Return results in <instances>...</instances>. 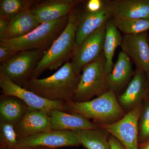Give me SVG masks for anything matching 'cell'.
Returning <instances> with one entry per match:
<instances>
[{"label": "cell", "mask_w": 149, "mask_h": 149, "mask_svg": "<svg viewBox=\"0 0 149 149\" xmlns=\"http://www.w3.org/2000/svg\"><path fill=\"white\" fill-rule=\"evenodd\" d=\"M80 77L68 62L51 76L30 79L22 88L49 100L68 103L73 102Z\"/></svg>", "instance_id": "obj_1"}, {"label": "cell", "mask_w": 149, "mask_h": 149, "mask_svg": "<svg viewBox=\"0 0 149 149\" xmlns=\"http://www.w3.org/2000/svg\"><path fill=\"white\" fill-rule=\"evenodd\" d=\"M81 13L75 8L70 13L65 29L46 51L32 72L31 79L38 78L44 71L59 69L70 62L76 47V29Z\"/></svg>", "instance_id": "obj_2"}, {"label": "cell", "mask_w": 149, "mask_h": 149, "mask_svg": "<svg viewBox=\"0 0 149 149\" xmlns=\"http://www.w3.org/2000/svg\"><path fill=\"white\" fill-rule=\"evenodd\" d=\"M67 104L68 111L70 113L81 115L102 125L113 123L125 115L115 93L111 91H107L88 101L72 102Z\"/></svg>", "instance_id": "obj_3"}, {"label": "cell", "mask_w": 149, "mask_h": 149, "mask_svg": "<svg viewBox=\"0 0 149 149\" xmlns=\"http://www.w3.org/2000/svg\"><path fill=\"white\" fill-rule=\"evenodd\" d=\"M68 16L40 24L32 32L20 38L0 40V46L17 52L30 50L46 52L65 29Z\"/></svg>", "instance_id": "obj_4"}, {"label": "cell", "mask_w": 149, "mask_h": 149, "mask_svg": "<svg viewBox=\"0 0 149 149\" xmlns=\"http://www.w3.org/2000/svg\"><path fill=\"white\" fill-rule=\"evenodd\" d=\"M105 64L103 53L98 59L83 68L73 102L88 101L109 91L105 72Z\"/></svg>", "instance_id": "obj_5"}, {"label": "cell", "mask_w": 149, "mask_h": 149, "mask_svg": "<svg viewBox=\"0 0 149 149\" xmlns=\"http://www.w3.org/2000/svg\"><path fill=\"white\" fill-rule=\"evenodd\" d=\"M45 52L41 50L18 52L13 57L1 64L0 69L12 82L22 87L31 79L32 72Z\"/></svg>", "instance_id": "obj_6"}, {"label": "cell", "mask_w": 149, "mask_h": 149, "mask_svg": "<svg viewBox=\"0 0 149 149\" xmlns=\"http://www.w3.org/2000/svg\"><path fill=\"white\" fill-rule=\"evenodd\" d=\"M0 87L1 89L2 94L18 98L29 107L44 111L49 114L51 111L54 109L65 112L68 111V105L67 103L49 100L15 84L9 79L1 69Z\"/></svg>", "instance_id": "obj_7"}, {"label": "cell", "mask_w": 149, "mask_h": 149, "mask_svg": "<svg viewBox=\"0 0 149 149\" xmlns=\"http://www.w3.org/2000/svg\"><path fill=\"white\" fill-rule=\"evenodd\" d=\"M143 108L142 104L131 109L116 122L102 125V128L117 139L126 149H139V118Z\"/></svg>", "instance_id": "obj_8"}, {"label": "cell", "mask_w": 149, "mask_h": 149, "mask_svg": "<svg viewBox=\"0 0 149 149\" xmlns=\"http://www.w3.org/2000/svg\"><path fill=\"white\" fill-rule=\"evenodd\" d=\"M106 24L85 38L75 48L71 61L75 74L80 75L84 67L92 63L103 53Z\"/></svg>", "instance_id": "obj_9"}, {"label": "cell", "mask_w": 149, "mask_h": 149, "mask_svg": "<svg viewBox=\"0 0 149 149\" xmlns=\"http://www.w3.org/2000/svg\"><path fill=\"white\" fill-rule=\"evenodd\" d=\"M80 145L74 131L51 130L18 139L17 147L22 148L44 147L55 149Z\"/></svg>", "instance_id": "obj_10"}, {"label": "cell", "mask_w": 149, "mask_h": 149, "mask_svg": "<svg viewBox=\"0 0 149 149\" xmlns=\"http://www.w3.org/2000/svg\"><path fill=\"white\" fill-rule=\"evenodd\" d=\"M136 65V70L149 72V36L148 31L133 35H124L120 45Z\"/></svg>", "instance_id": "obj_11"}, {"label": "cell", "mask_w": 149, "mask_h": 149, "mask_svg": "<svg viewBox=\"0 0 149 149\" xmlns=\"http://www.w3.org/2000/svg\"><path fill=\"white\" fill-rule=\"evenodd\" d=\"M82 1L80 0H38L30 10L41 24L68 16Z\"/></svg>", "instance_id": "obj_12"}, {"label": "cell", "mask_w": 149, "mask_h": 149, "mask_svg": "<svg viewBox=\"0 0 149 149\" xmlns=\"http://www.w3.org/2000/svg\"><path fill=\"white\" fill-rule=\"evenodd\" d=\"M18 139L52 130L49 113L28 107L21 120L15 125Z\"/></svg>", "instance_id": "obj_13"}, {"label": "cell", "mask_w": 149, "mask_h": 149, "mask_svg": "<svg viewBox=\"0 0 149 149\" xmlns=\"http://www.w3.org/2000/svg\"><path fill=\"white\" fill-rule=\"evenodd\" d=\"M113 17L111 11L105 1L103 8L96 12H90L85 10L81 13L79 24L76 32V47L85 38L106 24Z\"/></svg>", "instance_id": "obj_14"}, {"label": "cell", "mask_w": 149, "mask_h": 149, "mask_svg": "<svg viewBox=\"0 0 149 149\" xmlns=\"http://www.w3.org/2000/svg\"><path fill=\"white\" fill-rule=\"evenodd\" d=\"M149 88L146 72L136 70L128 87L118 99L121 107L131 110L148 97Z\"/></svg>", "instance_id": "obj_15"}, {"label": "cell", "mask_w": 149, "mask_h": 149, "mask_svg": "<svg viewBox=\"0 0 149 149\" xmlns=\"http://www.w3.org/2000/svg\"><path fill=\"white\" fill-rule=\"evenodd\" d=\"M49 115L52 130L75 131L98 128L95 123L81 115L68 113L57 109L51 111Z\"/></svg>", "instance_id": "obj_16"}, {"label": "cell", "mask_w": 149, "mask_h": 149, "mask_svg": "<svg viewBox=\"0 0 149 149\" xmlns=\"http://www.w3.org/2000/svg\"><path fill=\"white\" fill-rule=\"evenodd\" d=\"M106 2L113 16L149 18V0H113Z\"/></svg>", "instance_id": "obj_17"}, {"label": "cell", "mask_w": 149, "mask_h": 149, "mask_svg": "<svg viewBox=\"0 0 149 149\" xmlns=\"http://www.w3.org/2000/svg\"><path fill=\"white\" fill-rule=\"evenodd\" d=\"M134 73L130 58L121 51L118 54L117 61L113 65L111 72L107 76L109 91L116 93L120 90Z\"/></svg>", "instance_id": "obj_18"}, {"label": "cell", "mask_w": 149, "mask_h": 149, "mask_svg": "<svg viewBox=\"0 0 149 149\" xmlns=\"http://www.w3.org/2000/svg\"><path fill=\"white\" fill-rule=\"evenodd\" d=\"M28 107L18 98L2 94L0 97V120L16 125L24 116Z\"/></svg>", "instance_id": "obj_19"}, {"label": "cell", "mask_w": 149, "mask_h": 149, "mask_svg": "<svg viewBox=\"0 0 149 149\" xmlns=\"http://www.w3.org/2000/svg\"><path fill=\"white\" fill-rule=\"evenodd\" d=\"M40 24L30 10L19 14L8 21L5 39H14L23 37Z\"/></svg>", "instance_id": "obj_20"}, {"label": "cell", "mask_w": 149, "mask_h": 149, "mask_svg": "<svg viewBox=\"0 0 149 149\" xmlns=\"http://www.w3.org/2000/svg\"><path fill=\"white\" fill-rule=\"evenodd\" d=\"M122 37L112 18L106 24L103 53L106 60L105 72L107 76L111 72L113 66V58L116 48L120 46Z\"/></svg>", "instance_id": "obj_21"}, {"label": "cell", "mask_w": 149, "mask_h": 149, "mask_svg": "<svg viewBox=\"0 0 149 149\" xmlns=\"http://www.w3.org/2000/svg\"><path fill=\"white\" fill-rule=\"evenodd\" d=\"M80 144L86 149H109L110 134L107 130L98 128L74 131Z\"/></svg>", "instance_id": "obj_22"}, {"label": "cell", "mask_w": 149, "mask_h": 149, "mask_svg": "<svg viewBox=\"0 0 149 149\" xmlns=\"http://www.w3.org/2000/svg\"><path fill=\"white\" fill-rule=\"evenodd\" d=\"M112 20L118 29L124 35H136L149 29V18H130L114 15Z\"/></svg>", "instance_id": "obj_23"}, {"label": "cell", "mask_w": 149, "mask_h": 149, "mask_svg": "<svg viewBox=\"0 0 149 149\" xmlns=\"http://www.w3.org/2000/svg\"><path fill=\"white\" fill-rule=\"evenodd\" d=\"M37 0H1L0 17L9 21L19 14L30 10Z\"/></svg>", "instance_id": "obj_24"}, {"label": "cell", "mask_w": 149, "mask_h": 149, "mask_svg": "<svg viewBox=\"0 0 149 149\" xmlns=\"http://www.w3.org/2000/svg\"><path fill=\"white\" fill-rule=\"evenodd\" d=\"M15 125L10 122L0 120V147L12 148L17 147V135Z\"/></svg>", "instance_id": "obj_25"}, {"label": "cell", "mask_w": 149, "mask_h": 149, "mask_svg": "<svg viewBox=\"0 0 149 149\" xmlns=\"http://www.w3.org/2000/svg\"><path fill=\"white\" fill-rule=\"evenodd\" d=\"M146 103L143 106L139 123V143L149 139V98L147 97Z\"/></svg>", "instance_id": "obj_26"}, {"label": "cell", "mask_w": 149, "mask_h": 149, "mask_svg": "<svg viewBox=\"0 0 149 149\" xmlns=\"http://www.w3.org/2000/svg\"><path fill=\"white\" fill-rule=\"evenodd\" d=\"M105 1L102 0H89L86 3L85 10L90 12H96L103 8Z\"/></svg>", "instance_id": "obj_27"}, {"label": "cell", "mask_w": 149, "mask_h": 149, "mask_svg": "<svg viewBox=\"0 0 149 149\" xmlns=\"http://www.w3.org/2000/svg\"><path fill=\"white\" fill-rule=\"evenodd\" d=\"M18 52H14L6 47L0 46V63H1V64L13 57L14 56H15Z\"/></svg>", "instance_id": "obj_28"}, {"label": "cell", "mask_w": 149, "mask_h": 149, "mask_svg": "<svg viewBox=\"0 0 149 149\" xmlns=\"http://www.w3.org/2000/svg\"><path fill=\"white\" fill-rule=\"evenodd\" d=\"M8 27V21L0 17V40L5 39Z\"/></svg>", "instance_id": "obj_29"}, {"label": "cell", "mask_w": 149, "mask_h": 149, "mask_svg": "<svg viewBox=\"0 0 149 149\" xmlns=\"http://www.w3.org/2000/svg\"><path fill=\"white\" fill-rule=\"evenodd\" d=\"M109 149H126L122 144L114 136H109Z\"/></svg>", "instance_id": "obj_30"}, {"label": "cell", "mask_w": 149, "mask_h": 149, "mask_svg": "<svg viewBox=\"0 0 149 149\" xmlns=\"http://www.w3.org/2000/svg\"><path fill=\"white\" fill-rule=\"evenodd\" d=\"M139 149H149V139L139 144Z\"/></svg>", "instance_id": "obj_31"}, {"label": "cell", "mask_w": 149, "mask_h": 149, "mask_svg": "<svg viewBox=\"0 0 149 149\" xmlns=\"http://www.w3.org/2000/svg\"><path fill=\"white\" fill-rule=\"evenodd\" d=\"M24 149H55L52 148H47V147H34V148H23Z\"/></svg>", "instance_id": "obj_32"}, {"label": "cell", "mask_w": 149, "mask_h": 149, "mask_svg": "<svg viewBox=\"0 0 149 149\" xmlns=\"http://www.w3.org/2000/svg\"><path fill=\"white\" fill-rule=\"evenodd\" d=\"M0 149H24L22 148H18V147H16L15 148H3V147H0Z\"/></svg>", "instance_id": "obj_33"}, {"label": "cell", "mask_w": 149, "mask_h": 149, "mask_svg": "<svg viewBox=\"0 0 149 149\" xmlns=\"http://www.w3.org/2000/svg\"><path fill=\"white\" fill-rule=\"evenodd\" d=\"M147 80H148V85L149 88V72L146 73Z\"/></svg>", "instance_id": "obj_34"}, {"label": "cell", "mask_w": 149, "mask_h": 149, "mask_svg": "<svg viewBox=\"0 0 149 149\" xmlns=\"http://www.w3.org/2000/svg\"><path fill=\"white\" fill-rule=\"evenodd\" d=\"M148 97L149 98V91L148 94Z\"/></svg>", "instance_id": "obj_35"}]
</instances>
